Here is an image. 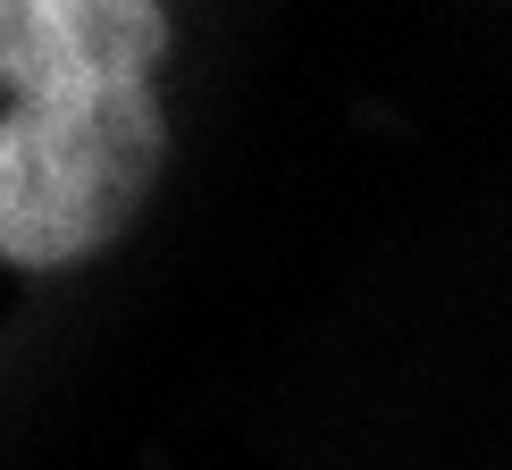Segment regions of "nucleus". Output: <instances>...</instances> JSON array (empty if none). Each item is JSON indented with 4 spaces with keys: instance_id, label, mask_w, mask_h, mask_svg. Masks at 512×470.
<instances>
[{
    "instance_id": "1",
    "label": "nucleus",
    "mask_w": 512,
    "mask_h": 470,
    "mask_svg": "<svg viewBox=\"0 0 512 470\" xmlns=\"http://www.w3.org/2000/svg\"><path fill=\"white\" fill-rule=\"evenodd\" d=\"M168 152L152 84L143 93H34L0 118V261L68 269L135 219Z\"/></svg>"
},
{
    "instance_id": "2",
    "label": "nucleus",
    "mask_w": 512,
    "mask_h": 470,
    "mask_svg": "<svg viewBox=\"0 0 512 470\" xmlns=\"http://www.w3.org/2000/svg\"><path fill=\"white\" fill-rule=\"evenodd\" d=\"M168 51L152 0H0V84L34 93H143Z\"/></svg>"
}]
</instances>
